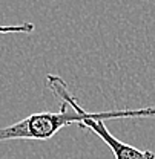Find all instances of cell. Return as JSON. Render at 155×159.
Listing matches in <instances>:
<instances>
[{
  "label": "cell",
  "mask_w": 155,
  "mask_h": 159,
  "mask_svg": "<svg viewBox=\"0 0 155 159\" xmlns=\"http://www.w3.org/2000/svg\"><path fill=\"white\" fill-rule=\"evenodd\" d=\"M80 129H89L92 130L98 138L101 139L114 153L115 159H155V153L151 150H138L134 145L124 144L120 139H117L114 135L109 133L106 129L104 121H95V119H88L85 122L78 124Z\"/></svg>",
  "instance_id": "2"
},
{
  "label": "cell",
  "mask_w": 155,
  "mask_h": 159,
  "mask_svg": "<svg viewBox=\"0 0 155 159\" xmlns=\"http://www.w3.org/2000/svg\"><path fill=\"white\" fill-rule=\"evenodd\" d=\"M34 23H23V25H3L0 26V34H31L34 32Z\"/></svg>",
  "instance_id": "3"
},
{
  "label": "cell",
  "mask_w": 155,
  "mask_h": 159,
  "mask_svg": "<svg viewBox=\"0 0 155 159\" xmlns=\"http://www.w3.org/2000/svg\"><path fill=\"white\" fill-rule=\"evenodd\" d=\"M46 84L49 90L60 99V112H43L32 113L17 122L0 129V142L25 139V141H48L57 135L63 127L85 122L88 119L108 121L120 118H155V106L143 109H128V110H109V112H88L85 110L75 97L69 92L68 84L57 75H48Z\"/></svg>",
  "instance_id": "1"
}]
</instances>
